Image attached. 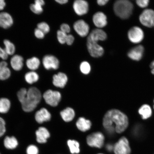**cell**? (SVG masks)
Here are the masks:
<instances>
[{
	"label": "cell",
	"mask_w": 154,
	"mask_h": 154,
	"mask_svg": "<svg viewBox=\"0 0 154 154\" xmlns=\"http://www.w3.org/2000/svg\"><path fill=\"white\" fill-rule=\"evenodd\" d=\"M57 34V39L59 43L62 44L66 43L68 35L60 30L58 31Z\"/></svg>",
	"instance_id": "obj_33"
},
{
	"label": "cell",
	"mask_w": 154,
	"mask_h": 154,
	"mask_svg": "<svg viewBox=\"0 0 154 154\" xmlns=\"http://www.w3.org/2000/svg\"><path fill=\"white\" fill-rule=\"evenodd\" d=\"M34 34L36 38L38 39H42L44 37L45 34L39 29L36 28L35 30Z\"/></svg>",
	"instance_id": "obj_38"
},
{
	"label": "cell",
	"mask_w": 154,
	"mask_h": 154,
	"mask_svg": "<svg viewBox=\"0 0 154 154\" xmlns=\"http://www.w3.org/2000/svg\"><path fill=\"white\" fill-rule=\"evenodd\" d=\"M43 97L48 104L51 106L55 107L60 101L61 96L59 92L49 90L45 92Z\"/></svg>",
	"instance_id": "obj_7"
},
{
	"label": "cell",
	"mask_w": 154,
	"mask_h": 154,
	"mask_svg": "<svg viewBox=\"0 0 154 154\" xmlns=\"http://www.w3.org/2000/svg\"><path fill=\"white\" fill-rule=\"evenodd\" d=\"M43 64L45 68L48 70L52 69L57 70L59 66V61L58 59L54 56L47 55L43 57Z\"/></svg>",
	"instance_id": "obj_12"
},
{
	"label": "cell",
	"mask_w": 154,
	"mask_h": 154,
	"mask_svg": "<svg viewBox=\"0 0 154 154\" xmlns=\"http://www.w3.org/2000/svg\"><path fill=\"white\" fill-rule=\"evenodd\" d=\"M17 96L21 103L23 110L31 112L35 109L42 99V94L37 88L32 87L28 90L22 88L17 93Z\"/></svg>",
	"instance_id": "obj_2"
},
{
	"label": "cell",
	"mask_w": 154,
	"mask_h": 154,
	"mask_svg": "<svg viewBox=\"0 0 154 154\" xmlns=\"http://www.w3.org/2000/svg\"><path fill=\"white\" fill-rule=\"evenodd\" d=\"M0 154H1V153H0Z\"/></svg>",
	"instance_id": "obj_50"
},
{
	"label": "cell",
	"mask_w": 154,
	"mask_h": 154,
	"mask_svg": "<svg viewBox=\"0 0 154 154\" xmlns=\"http://www.w3.org/2000/svg\"><path fill=\"white\" fill-rule=\"evenodd\" d=\"M24 59L21 56L16 55L11 57L10 63L11 67L14 70L20 71L24 66Z\"/></svg>",
	"instance_id": "obj_20"
},
{
	"label": "cell",
	"mask_w": 154,
	"mask_h": 154,
	"mask_svg": "<svg viewBox=\"0 0 154 154\" xmlns=\"http://www.w3.org/2000/svg\"><path fill=\"white\" fill-rule=\"evenodd\" d=\"M74 29L79 35L82 37H85L89 33V25L83 20L76 21L74 24Z\"/></svg>",
	"instance_id": "obj_10"
},
{
	"label": "cell",
	"mask_w": 154,
	"mask_h": 154,
	"mask_svg": "<svg viewBox=\"0 0 154 154\" xmlns=\"http://www.w3.org/2000/svg\"><path fill=\"white\" fill-rule=\"evenodd\" d=\"M105 137L102 133L99 132L93 133L88 135L86 142L90 147L101 149L104 143Z\"/></svg>",
	"instance_id": "obj_4"
},
{
	"label": "cell",
	"mask_w": 154,
	"mask_h": 154,
	"mask_svg": "<svg viewBox=\"0 0 154 154\" xmlns=\"http://www.w3.org/2000/svg\"><path fill=\"white\" fill-rule=\"evenodd\" d=\"M106 149L107 150V151L109 152H111L113 151V149H114V146L111 144H108L106 146Z\"/></svg>",
	"instance_id": "obj_43"
},
{
	"label": "cell",
	"mask_w": 154,
	"mask_h": 154,
	"mask_svg": "<svg viewBox=\"0 0 154 154\" xmlns=\"http://www.w3.org/2000/svg\"><path fill=\"white\" fill-rule=\"evenodd\" d=\"M11 102L7 98L0 99V113H6L9 111L11 107Z\"/></svg>",
	"instance_id": "obj_28"
},
{
	"label": "cell",
	"mask_w": 154,
	"mask_h": 154,
	"mask_svg": "<svg viewBox=\"0 0 154 154\" xmlns=\"http://www.w3.org/2000/svg\"><path fill=\"white\" fill-rule=\"evenodd\" d=\"M56 2L61 5H63L68 2L67 0H56Z\"/></svg>",
	"instance_id": "obj_45"
},
{
	"label": "cell",
	"mask_w": 154,
	"mask_h": 154,
	"mask_svg": "<svg viewBox=\"0 0 154 154\" xmlns=\"http://www.w3.org/2000/svg\"><path fill=\"white\" fill-rule=\"evenodd\" d=\"M36 141L39 143H44L47 142V140L50 137L49 131L44 127H40L36 131Z\"/></svg>",
	"instance_id": "obj_19"
},
{
	"label": "cell",
	"mask_w": 154,
	"mask_h": 154,
	"mask_svg": "<svg viewBox=\"0 0 154 154\" xmlns=\"http://www.w3.org/2000/svg\"><path fill=\"white\" fill-rule=\"evenodd\" d=\"M137 5L141 8H144L149 5V0H137L136 1Z\"/></svg>",
	"instance_id": "obj_36"
},
{
	"label": "cell",
	"mask_w": 154,
	"mask_h": 154,
	"mask_svg": "<svg viewBox=\"0 0 154 154\" xmlns=\"http://www.w3.org/2000/svg\"><path fill=\"white\" fill-rule=\"evenodd\" d=\"M74 38L72 35L69 34L67 35L66 43L67 45H72L74 42Z\"/></svg>",
	"instance_id": "obj_41"
},
{
	"label": "cell",
	"mask_w": 154,
	"mask_h": 154,
	"mask_svg": "<svg viewBox=\"0 0 154 154\" xmlns=\"http://www.w3.org/2000/svg\"><path fill=\"white\" fill-rule=\"evenodd\" d=\"M150 67L151 69V72L152 74L154 75V60L151 63L150 65Z\"/></svg>",
	"instance_id": "obj_46"
},
{
	"label": "cell",
	"mask_w": 154,
	"mask_h": 154,
	"mask_svg": "<svg viewBox=\"0 0 154 154\" xmlns=\"http://www.w3.org/2000/svg\"><path fill=\"white\" fill-rule=\"evenodd\" d=\"M5 122L4 119L0 117V137L2 136L6 131Z\"/></svg>",
	"instance_id": "obj_37"
},
{
	"label": "cell",
	"mask_w": 154,
	"mask_h": 154,
	"mask_svg": "<svg viewBox=\"0 0 154 154\" xmlns=\"http://www.w3.org/2000/svg\"><path fill=\"white\" fill-rule=\"evenodd\" d=\"M13 24V19L10 14L5 12L0 13V27L8 29L10 28Z\"/></svg>",
	"instance_id": "obj_17"
},
{
	"label": "cell",
	"mask_w": 154,
	"mask_h": 154,
	"mask_svg": "<svg viewBox=\"0 0 154 154\" xmlns=\"http://www.w3.org/2000/svg\"></svg>",
	"instance_id": "obj_49"
},
{
	"label": "cell",
	"mask_w": 154,
	"mask_h": 154,
	"mask_svg": "<svg viewBox=\"0 0 154 154\" xmlns=\"http://www.w3.org/2000/svg\"><path fill=\"white\" fill-rule=\"evenodd\" d=\"M67 144L71 153L77 154L80 153V144L76 140H68L67 141Z\"/></svg>",
	"instance_id": "obj_27"
},
{
	"label": "cell",
	"mask_w": 154,
	"mask_h": 154,
	"mask_svg": "<svg viewBox=\"0 0 154 154\" xmlns=\"http://www.w3.org/2000/svg\"><path fill=\"white\" fill-rule=\"evenodd\" d=\"M68 80L66 75L63 72H59L53 77L54 85L57 88H63L66 85Z\"/></svg>",
	"instance_id": "obj_18"
},
{
	"label": "cell",
	"mask_w": 154,
	"mask_h": 154,
	"mask_svg": "<svg viewBox=\"0 0 154 154\" xmlns=\"http://www.w3.org/2000/svg\"><path fill=\"white\" fill-rule=\"evenodd\" d=\"M40 62L39 59L36 57L29 59L26 61L27 67L30 70H35L39 67Z\"/></svg>",
	"instance_id": "obj_26"
},
{
	"label": "cell",
	"mask_w": 154,
	"mask_h": 154,
	"mask_svg": "<svg viewBox=\"0 0 154 154\" xmlns=\"http://www.w3.org/2000/svg\"><path fill=\"white\" fill-rule=\"evenodd\" d=\"M60 115L63 121L65 122H69L74 119L75 112L72 109L67 107L61 112Z\"/></svg>",
	"instance_id": "obj_22"
},
{
	"label": "cell",
	"mask_w": 154,
	"mask_h": 154,
	"mask_svg": "<svg viewBox=\"0 0 154 154\" xmlns=\"http://www.w3.org/2000/svg\"><path fill=\"white\" fill-rule=\"evenodd\" d=\"M128 39L131 43L134 44L139 43L144 39L143 31L139 27H132L128 31Z\"/></svg>",
	"instance_id": "obj_6"
},
{
	"label": "cell",
	"mask_w": 154,
	"mask_h": 154,
	"mask_svg": "<svg viewBox=\"0 0 154 154\" xmlns=\"http://www.w3.org/2000/svg\"><path fill=\"white\" fill-rule=\"evenodd\" d=\"M92 20L94 24L99 29L104 27L107 24L106 16L100 11L94 14Z\"/></svg>",
	"instance_id": "obj_15"
},
{
	"label": "cell",
	"mask_w": 154,
	"mask_h": 154,
	"mask_svg": "<svg viewBox=\"0 0 154 154\" xmlns=\"http://www.w3.org/2000/svg\"><path fill=\"white\" fill-rule=\"evenodd\" d=\"M103 125L109 134H120L128 128V120L126 115L120 111L112 109L108 111L104 116Z\"/></svg>",
	"instance_id": "obj_1"
},
{
	"label": "cell",
	"mask_w": 154,
	"mask_h": 154,
	"mask_svg": "<svg viewBox=\"0 0 154 154\" xmlns=\"http://www.w3.org/2000/svg\"><path fill=\"white\" fill-rule=\"evenodd\" d=\"M138 112L141 116L142 119L145 120L151 116L152 109L149 105H144L140 108L138 110Z\"/></svg>",
	"instance_id": "obj_25"
},
{
	"label": "cell",
	"mask_w": 154,
	"mask_h": 154,
	"mask_svg": "<svg viewBox=\"0 0 154 154\" xmlns=\"http://www.w3.org/2000/svg\"><path fill=\"white\" fill-rule=\"evenodd\" d=\"M38 148L35 145H30L27 148V154H38Z\"/></svg>",
	"instance_id": "obj_35"
},
{
	"label": "cell",
	"mask_w": 154,
	"mask_h": 154,
	"mask_svg": "<svg viewBox=\"0 0 154 154\" xmlns=\"http://www.w3.org/2000/svg\"><path fill=\"white\" fill-rule=\"evenodd\" d=\"M39 76L38 74L34 71L29 72L26 73L25 75V80L28 83L30 84L37 82Z\"/></svg>",
	"instance_id": "obj_29"
},
{
	"label": "cell",
	"mask_w": 154,
	"mask_h": 154,
	"mask_svg": "<svg viewBox=\"0 0 154 154\" xmlns=\"http://www.w3.org/2000/svg\"><path fill=\"white\" fill-rule=\"evenodd\" d=\"M73 8L77 15L85 14L88 11V4L87 2L84 0H76L73 4Z\"/></svg>",
	"instance_id": "obj_13"
},
{
	"label": "cell",
	"mask_w": 154,
	"mask_h": 154,
	"mask_svg": "<svg viewBox=\"0 0 154 154\" xmlns=\"http://www.w3.org/2000/svg\"><path fill=\"white\" fill-rule=\"evenodd\" d=\"M107 35L100 29H96L92 31L88 35L87 40L98 42L99 41H104L106 39Z\"/></svg>",
	"instance_id": "obj_14"
},
{
	"label": "cell",
	"mask_w": 154,
	"mask_h": 154,
	"mask_svg": "<svg viewBox=\"0 0 154 154\" xmlns=\"http://www.w3.org/2000/svg\"><path fill=\"white\" fill-rule=\"evenodd\" d=\"M18 142L14 137L7 136L4 140V144L7 149H15L18 145Z\"/></svg>",
	"instance_id": "obj_24"
},
{
	"label": "cell",
	"mask_w": 154,
	"mask_h": 154,
	"mask_svg": "<svg viewBox=\"0 0 154 154\" xmlns=\"http://www.w3.org/2000/svg\"><path fill=\"white\" fill-rule=\"evenodd\" d=\"M5 49L8 55L14 54L15 51V47L14 44L8 40H5L3 42Z\"/></svg>",
	"instance_id": "obj_30"
},
{
	"label": "cell",
	"mask_w": 154,
	"mask_h": 154,
	"mask_svg": "<svg viewBox=\"0 0 154 154\" xmlns=\"http://www.w3.org/2000/svg\"><path fill=\"white\" fill-rule=\"evenodd\" d=\"M87 46L88 52L92 57H101L104 52L103 48L99 45L98 42L87 40Z\"/></svg>",
	"instance_id": "obj_9"
},
{
	"label": "cell",
	"mask_w": 154,
	"mask_h": 154,
	"mask_svg": "<svg viewBox=\"0 0 154 154\" xmlns=\"http://www.w3.org/2000/svg\"><path fill=\"white\" fill-rule=\"evenodd\" d=\"M103 154V153H99V154Z\"/></svg>",
	"instance_id": "obj_47"
},
{
	"label": "cell",
	"mask_w": 154,
	"mask_h": 154,
	"mask_svg": "<svg viewBox=\"0 0 154 154\" xmlns=\"http://www.w3.org/2000/svg\"><path fill=\"white\" fill-rule=\"evenodd\" d=\"M91 66L89 63L87 61H83L80 65V70L83 74L87 75L91 71Z\"/></svg>",
	"instance_id": "obj_32"
},
{
	"label": "cell",
	"mask_w": 154,
	"mask_h": 154,
	"mask_svg": "<svg viewBox=\"0 0 154 154\" xmlns=\"http://www.w3.org/2000/svg\"><path fill=\"white\" fill-rule=\"evenodd\" d=\"M76 126L79 130L82 132H86L91 128V123L90 120L82 117L77 121Z\"/></svg>",
	"instance_id": "obj_21"
},
{
	"label": "cell",
	"mask_w": 154,
	"mask_h": 154,
	"mask_svg": "<svg viewBox=\"0 0 154 154\" xmlns=\"http://www.w3.org/2000/svg\"><path fill=\"white\" fill-rule=\"evenodd\" d=\"M45 2L43 0H36L35 3L30 5V9L32 12L36 14H41L43 12L42 7L45 5Z\"/></svg>",
	"instance_id": "obj_23"
},
{
	"label": "cell",
	"mask_w": 154,
	"mask_h": 154,
	"mask_svg": "<svg viewBox=\"0 0 154 154\" xmlns=\"http://www.w3.org/2000/svg\"><path fill=\"white\" fill-rule=\"evenodd\" d=\"M6 5L5 2L4 0H0V11L3 10Z\"/></svg>",
	"instance_id": "obj_44"
},
{
	"label": "cell",
	"mask_w": 154,
	"mask_h": 154,
	"mask_svg": "<svg viewBox=\"0 0 154 154\" xmlns=\"http://www.w3.org/2000/svg\"><path fill=\"white\" fill-rule=\"evenodd\" d=\"M11 75V71L8 67H1L0 69V80H7L10 77Z\"/></svg>",
	"instance_id": "obj_31"
},
{
	"label": "cell",
	"mask_w": 154,
	"mask_h": 154,
	"mask_svg": "<svg viewBox=\"0 0 154 154\" xmlns=\"http://www.w3.org/2000/svg\"><path fill=\"white\" fill-rule=\"evenodd\" d=\"M51 118V113L47 109L44 108L36 112L35 113V120L38 124H41L44 122L49 121Z\"/></svg>",
	"instance_id": "obj_16"
},
{
	"label": "cell",
	"mask_w": 154,
	"mask_h": 154,
	"mask_svg": "<svg viewBox=\"0 0 154 154\" xmlns=\"http://www.w3.org/2000/svg\"><path fill=\"white\" fill-rule=\"evenodd\" d=\"M60 30L67 34L70 32V28L68 24L65 23L63 24L60 26Z\"/></svg>",
	"instance_id": "obj_39"
},
{
	"label": "cell",
	"mask_w": 154,
	"mask_h": 154,
	"mask_svg": "<svg viewBox=\"0 0 154 154\" xmlns=\"http://www.w3.org/2000/svg\"><path fill=\"white\" fill-rule=\"evenodd\" d=\"M109 1L108 0H98L97 3L100 6H103L106 4Z\"/></svg>",
	"instance_id": "obj_42"
},
{
	"label": "cell",
	"mask_w": 154,
	"mask_h": 154,
	"mask_svg": "<svg viewBox=\"0 0 154 154\" xmlns=\"http://www.w3.org/2000/svg\"><path fill=\"white\" fill-rule=\"evenodd\" d=\"M153 26L154 27V24H153Z\"/></svg>",
	"instance_id": "obj_48"
},
{
	"label": "cell",
	"mask_w": 154,
	"mask_h": 154,
	"mask_svg": "<svg viewBox=\"0 0 154 154\" xmlns=\"http://www.w3.org/2000/svg\"><path fill=\"white\" fill-rule=\"evenodd\" d=\"M113 151L115 154H130L131 149L128 139L121 137L115 144Z\"/></svg>",
	"instance_id": "obj_8"
},
{
	"label": "cell",
	"mask_w": 154,
	"mask_h": 154,
	"mask_svg": "<svg viewBox=\"0 0 154 154\" xmlns=\"http://www.w3.org/2000/svg\"><path fill=\"white\" fill-rule=\"evenodd\" d=\"M134 8L131 2L128 0H119L113 5V10L117 17L123 20L128 19L132 15Z\"/></svg>",
	"instance_id": "obj_3"
},
{
	"label": "cell",
	"mask_w": 154,
	"mask_h": 154,
	"mask_svg": "<svg viewBox=\"0 0 154 154\" xmlns=\"http://www.w3.org/2000/svg\"><path fill=\"white\" fill-rule=\"evenodd\" d=\"M144 48L143 45H138L131 48L128 53V57L132 60L139 61L143 57Z\"/></svg>",
	"instance_id": "obj_11"
},
{
	"label": "cell",
	"mask_w": 154,
	"mask_h": 154,
	"mask_svg": "<svg viewBox=\"0 0 154 154\" xmlns=\"http://www.w3.org/2000/svg\"><path fill=\"white\" fill-rule=\"evenodd\" d=\"M8 56L5 49L0 47V58L5 60L8 58Z\"/></svg>",
	"instance_id": "obj_40"
},
{
	"label": "cell",
	"mask_w": 154,
	"mask_h": 154,
	"mask_svg": "<svg viewBox=\"0 0 154 154\" xmlns=\"http://www.w3.org/2000/svg\"><path fill=\"white\" fill-rule=\"evenodd\" d=\"M37 28L39 29L45 34L48 33L50 31V27L47 23L45 22H41L37 25Z\"/></svg>",
	"instance_id": "obj_34"
},
{
	"label": "cell",
	"mask_w": 154,
	"mask_h": 154,
	"mask_svg": "<svg viewBox=\"0 0 154 154\" xmlns=\"http://www.w3.org/2000/svg\"><path fill=\"white\" fill-rule=\"evenodd\" d=\"M140 23L147 28L153 26L154 23V11L151 9L144 10L139 16Z\"/></svg>",
	"instance_id": "obj_5"
}]
</instances>
